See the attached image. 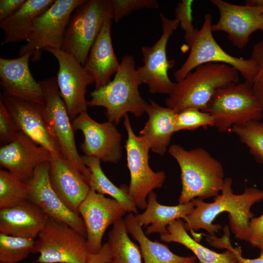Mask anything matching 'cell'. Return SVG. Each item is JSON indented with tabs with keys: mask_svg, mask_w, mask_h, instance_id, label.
Masks as SVG:
<instances>
[{
	"mask_svg": "<svg viewBox=\"0 0 263 263\" xmlns=\"http://www.w3.org/2000/svg\"><path fill=\"white\" fill-rule=\"evenodd\" d=\"M232 180L225 178L221 193L212 202L207 203L201 198L191 200L194 208L188 215L184 225L187 231L193 234L200 229L206 230L211 236L222 228L213 222L220 214L228 213L230 228L236 238L248 241V224L254 217L252 206L263 200V189L254 187L246 188L244 192L235 194L232 189Z\"/></svg>",
	"mask_w": 263,
	"mask_h": 263,
	"instance_id": "6da1fadb",
	"label": "cell"
},
{
	"mask_svg": "<svg viewBox=\"0 0 263 263\" xmlns=\"http://www.w3.org/2000/svg\"><path fill=\"white\" fill-rule=\"evenodd\" d=\"M168 151L181 171L182 189L179 204L197 198L204 200L219 195L225 179L224 168L207 150L202 148L188 150L172 144Z\"/></svg>",
	"mask_w": 263,
	"mask_h": 263,
	"instance_id": "7a4b0ae2",
	"label": "cell"
},
{
	"mask_svg": "<svg viewBox=\"0 0 263 263\" xmlns=\"http://www.w3.org/2000/svg\"><path fill=\"white\" fill-rule=\"evenodd\" d=\"M239 80V73L230 65L219 63L201 65L175 83L166 99V105L176 113L188 108L206 112L217 90L238 83Z\"/></svg>",
	"mask_w": 263,
	"mask_h": 263,
	"instance_id": "3957f363",
	"label": "cell"
},
{
	"mask_svg": "<svg viewBox=\"0 0 263 263\" xmlns=\"http://www.w3.org/2000/svg\"><path fill=\"white\" fill-rule=\"evenodd\" d=\"M141 84L133 56H125L113 79L105 86L90 93L91 99L88 101V106L105 108L108 121L115 125L128 113L140 117L145 113L148 103L139 91Z\"/></svg>",
	"mask_w": 263,
	"mask_h": 263,
	"instance_id": "277c9868",
	"label": "cell"
},
{
	"mask_svg": "<svg viewBox=\"0 0 263 263\" xmlns=\"http://www.w3.org/2000/svg\"><path fill=\"white\" fill-rule=\"evenodd\" d=\"M206 112L213 117L214 127L226 132L234 126L261 121L263 103L254 93L251 82L245 80L217 90Z\"/></svg>",
	"mask_w": 263,
	"mask_h": 263,
	"instance_id": "5b68a950",
	"label": "cell"
},
{
	"mask_svg": "<svg viewBox=\"0 0 263 263\" xmlns=\"http://www.w3.org/2000/svg\"><path fill=\"white\" fill-rule=\"evenodd\" d=\"M35 241L37 263H86L90 254L86 238L67 224L48 217Z\"/></svg>",
	"mask_w": 263,
	"mask_h": 263,
	"instance_id": "8992f818",
	"label": "cell"
},
{
	"mask_svg": "<svg viewBox=\"0 0 263 263\" xmlns=\"http://www.w3.org/2000/svg\"><path fill=\"white\" fill-rule=\"evenodd\" d=\"M44 94L42 105L44 118L61 155L77 168L88 181L91 172L79 154L75 131L65 105L60 95L56 77L38 81Z\"/></svg>",
	"mask_w": 263,
	"mask_h": 263,
	"instance_id": "52a82bcc",
	"label": "cell"
},
{
	"mask_svg": "<svg viewBox=\"0 0 263 263\" xmlns=\"http://www.w3.org/2000/svg\"><path fill=\"white\" fill-rule=\"evenodd\" d=\"M123 125L127 133L125 148L130 174L129 191L136 207L144 209L149 194L162 187L166 176L164 171L155 172L150 168V146L144 138L134 133L128 114L124 117Z\"/></svg>",
	"mask_w": 263,
	"mask_h": 263,
	"instance_id": "ba28073f",
	"label": "cell"
},
{
	"mask_svg": "<svg viewBox=\"0 0 263 263\" xmlns=\"http://www.w3.org/2000/svg\"><path fill=\"white\" fill-rule=\"evenodd\" d=\"M109 18L112 19L108 0H87L72 15L61 49L84 66L105 21Z\"/></svg>",
	"mask_w": 263,
	"mask_h": 263,
	"instance_id": "9c48e42d",
	"label": "cell"
},
{
	"mask_svg": "<svg viewBox=\"0 0 263 263\" xmlns=\"http://www.w3.org/2000/svg\"><path fill=\"white\" fill-rule=\"evenodd\" d=\"M211 15L207 13L201 29L198 30L190 46V53L183 64L174 73L176 82L182 80L196 68L207 63L230 65L240 73L245 80L251 82L257 72L254 61L230 55L215 40L211 29Z\"/></svg>",
	"mask_w": 263,
	"mask_h": 263,
	"instance_id": "30bf717a",
	"label": "cell"
},
{
	"mask_svg": "<svg viewBox=\"0 0 263 263\" xmlns=\"http://www.w3.org/2000/svg\"><path fill=\"white\" fill-rule=\"evenodd\" d=\"M87 0H55L53 4L34 21L19 56L33 53V61L40 59L47 48L61 49L65 33L72 13Z\"/></svg>",
	"mask_w": 263,
	"mask_h": 263,
	"instance_id": "8fae6325",
	"label": "cell"
},
{
	"mask_svg": "<svg viewBox=\"0 0 263 263\" xmlns=\"http://www.w3.org/2000/svg\"><path fill=\"white\" fill-rule=\"evenodd\" d=\"M162 32L157 41L151 46L141 48L143 66L136 68L142 84L147 85L152 94H168L173 91L175 83L170 80L168 70L174 65L175 60L168 59L167 46L173 32L179 25L178 20L169 19L160 13Z\"/></svg>",
	"mask_w": 263,
	"mask_h": 263,
	"instance_id": "7c38bea8",
	"label": "cell"
},
{
	"mask_svg": "<svg viewBox=\"0 0 263 263\" xmlns=\"http://www.w3.org/2000/svg\"><path fill=\"white\" fill-rule=\"evenodd\" d=\"M58 61L56 77L60 95L73 121L80 113L87 111L85 95L87 87L94 83V78L72 55L61 49L47 48Z\"/></svg>",
	"mask_w": 263,
	"mask_h": 263,
	"instance_id": "4fadbf2b",
	"label": "cell"
},
{
	"mask_svg": "<svg viewBox=\"0 0 263 263\" xmlns=\"http://www.w3.org/2000/svg\"><path fill=\"white\" fill-rule=\"evenodd\" d=\"M72 123L75 132L79 130L83 134L80 147L85 155L96 157L105 163H116L120 160L122 135L113 123H99L85 111Z\"/></svg>",
	"mask_w": 263,
	"mask_h": 263,
	"instance_id": "5bb4252c",
	"label": "cell"
},
{
	"mask_svg": "<svg viewBox=\"0 0 263 263\" xmlns=\"http://www.w3.org/2000/svg\"><path fill=\"white\" fill-rule=\"evenodd\" d=\"M127 212L116 200L90 189L78 207V213L86 228L90 254L95 253L101 249L107 228L123 218Z\"/></svg>",
	"mask_w": 263,
	"mask_h": 263,
	"instance_id": "9a60e30c",
	"label": "cell"
},
{
	"mask_svg": "<svg viewBox=\"0 0 263 263\" xmlns=\"http://www.w3.org/2000/svg\"><path fill=\"white\" fill-rule=\"evenodd\" d=\"M210 1L220 14L217 22L212 25V32L226 33L228 40L237 48L243 49L255 31H263V6L240 5L222 0Z\"/></svg>",
	"mask_w": 263,
	"mask_h": 263,
	"instance_id": "2e32d148",
	"label": "cell"
},
{
	"mask_svg": "<svg viewBox=\"0 0 263 263\" xmlns=\"http://www.w3.org/2000/svg\"><path fill=\"white\" fill-rule=\"evenodd\" d=\"M28 186V200L38 207L49 217L62 221L86 238L81 217L72 210L54 189L49 176V162H45L35 170Z\"/></svg>",
	"mask_w": 263,
	"mask_h": 263,
	"instance_id": "e0dca14e",
	"label": "cell"
},
{
	"mask_svg": "<svg viewBox=\"0 0 263 263\" xmlns=\"http://www.w3.org/2000/svg\"><path fill=\"white\" fill-rule=\"evenodd\" d=\"M17 129L51 154H61L44 118L42 105L1 95L0 99Z\"/></svg>",
	"mask_w": 263,
	"mask_h": 263,
	"instance_id": "ac0fdd59",
	"label": "cell"
},
{
	"mask_svg": "<svg viewBox=\"0 0 263 263\" xmlns=\"http://www.w3.org/2000/svg\"><path fill=\"white\" fill-rule=\"evenodd\" d=\"M51 156L48 150L19 132L14 141L0 147V166L20 181L27 183L35 169L49 162Z\"/></svg>",
	"mask_w": 263,
	"mask_h": 263,
	"instance_id": "d6986e66",
	"label": "cell"
},
{
	"mask_svg": "<svg viewBox=\"0 0 263 263\" xmlns=\"http://www.w3.org/2000/svg\"><path fill=\"white\" fill-rule=\"evenodd\" d=\"M32 56L33 53L28 52L16 58L0 57V85L6 95L42 105L43 91L32 76L29 66Z\"/></svg>",
	"mask_w": 263,
	"mask_h": 263,
	"instance_id": "ffe728a7",
	"label": "cell"
},
{
	"mask_svg": "<svg viewBox=\"0 0 263 263\" xmlns=\"http://www.w3.org/2000/svg\"><path fill=\"white\" fill-rule=\"evenodd\" d=\"M49 162L52 187L64 203L79 214V206L91 189L87 179L61 154H51Z\"/></svg>",
	"mask_w": 263,
	"mask_h": 263,
	"instance_id": "44dd1931",
	"label": "cell"
},
{
	"mask_svg": "<svg viewBox=\"0 0 263 263\" xmlns=\"http://www.w3.org/2000/svg\"><path fill=\"white\" fill-rule=\"evenodd\" d=\"M48 217L29 200L0 208V233L35 239L45 226Z\"/></svg>",
	"mask_w": 263,
	"mask_h": 263,
	"instance_id": "7402d4cb",
	"label": "cell"
},
{
	"mask_svg": "<svg viewBox=\"0 0 263 263\" xmlns=\"http://www.w3.org/2000/svg\"><path fill=\"white\" fill-rule=\"evenodd\" d=\"M112 19L109 18L105 21L83 66L85 70L94 77L95 89L108 84L120 66L111 38Z\"/></svg>",
	"mask_w": 263,
	"mask_h": 263,
	"instance_id": "603a6c76",
	"label": "cell"
},
{
	"mask_svg": "<svg viewBox=\"0 0 263 263\" xmlns=\"http://www.w3.org/2000/svg\"><path fill=\"white\" fill-rule=\"evenodd\" d=\"M145 113L148 115V120L139 135L146 140L153 152L163 155L176 132V113L151 100L147 103Z\"/></svg>",
	"mask_w": 263,
	"mask_h": 263,
	"instance_id": "cb8c5ba5",
	"label": "cell"
},
{
	"mask_svg": "<svg viewBox=\"0 0 263 263\" xmlns=\"http://www.w3.org/2000/svg\"><path fill=\"white\" fill-rule=\"evenodd\" d=\"M193 208L191 201L173 206L161 205L158 202L157 195L152 191L148 196L145 211L134 216L142 226H148L145 232L146 235L156 233L161 235L168 232L167 226L174 220L182 218L186 221Z\"/></svg>",
	"mask_w": 263,
	"mask_h": 263,
	"instance_id": "d4e9b609",
	"label": "cell"
},
{
	"mask_svg": "<svg viewBox=\"0 0 263 263\" xmlns=\"http://www.w3.org/2000/svg\"><path fill=\"white\" fill-rule=\"evenodd\" d=\"M54 1V0H26L15 13L0 21V27L4 34L1 45L26 41L34 21Z\"/></svg>",
	"mask_w": 263,
	"mask_h": 263,
	"instance_id": "484cf974",
	"label": "cell"
},
{
	"mask_svg": "<svg viewBox=\"0 0 263 263\" xmlns=\"http://www.w3.org/2000/svg\"><path fill=\"white\" fill-rule=\"evenodd\" d=\"M124 219L128 233L139 244L143 263H197L195 256L177 255L166 245L150 240L133 213H128Z\"/></svg>",
	"mask_w": 263,
	"mask_h": 263,
	"instance_id": "4316f807",
	"label": "cell"
},
{
	"mask_svg": "<svg viewBox=\"0 0 263 263\" xmlns=\"http://www.w3.org/2000/svg\"><path fill=\"white\" fill-rule=\"evenodd\" d=\"M168 232L160 235V240L167 243L175 242L184 245L194 254L200 263H238L233 254L226 250L218 253L203 246L191 237L180 219L174 220L167 226Z\"/></svg>",
	"mask_w": 263,
	"mask_h": 263,
	"instance_id": "83f0119b",
	"label": "cell"
},
{
	"mask_svg": "<svg viewBox=\"0 0 263 263\" xmlns=\"http://www.w3.org/2000/svg\"><path fill=\"white\" fill-rule=\"evenodd\" d=\"M82 158L91 172L88 180L90 188L99 194L109 195L127 212L137 214V207L130 196L128 187L122 184L118 187L113 184L102 170L99 159L86 155L82 156Z\"/></svg>",
	"mask_w": 263,
	"mask_h": 263,
	"instance_id": "f1b7e54d",
	"label": "cell"
},
{
	"mask_svg": "<svg viewBox=\"0 0 263 263\" xmlns=\"http://www.w3.org/2000/svg\"><path fill=\"white\" fill-rule=\"evenodd\" d=\"M113 225L107 242L111 253L110 263H142L140 247L130 239L124 218Z\"/></svg>",
	"mask_w": 263,
	"mask_h": 263,
	"instance_id": "f546056e",
	"label": "cell"
},
{
	"mask_svg": "<svg viewBox=\"0 0 263 263\" xmlns=\"http://www.w3.org/2000/svg\"><path fill=\"white\" fill-rule=\"evenodd\" d=\"M28 200V186L7 170H0V209Z\"/></svg>",
	"mask_w": 263,
	"mask_h": 263,
	"instance_id": "4dcf8cb0",
	"label": "cell"
},
{
	"mask_svg": "<svg viewBox=\"0 0 263 263\" xmlns=\"http://www.w3.org/2000/svg\"><path fill=\"white\" fill-rule=\"evenodd\" d=\"M34 239L0 233V262L19 263L32 253Z\"/></svg>",
	"mask_w": 263,
	"mask_h": 263,
	"instance_id": "1f68e13d",
	"label": "cell"
},
{
	"mask_svg": "<svg viewBox=\"0 0 263 263\" xmlns=\"http://www.w3.org/2000/svg\"><path fill=\"white\" fill-rule=\"evenodd\" d=\"M230 131L247 147L256 162L263 164V122L254 121L234 126Z\"/></svg>",
	"mask_w": 263,
	"mask_h": 263,
	"instance_id": "d6a6232c",
	"label": "cell"
},
{
	"mask_svg": "<svg viewBox=\"0 0 263 263\" xmlns=\"http://www.w3.org/2000/svg\"><path fill=\"white\" fill-rule=\"evenodd\" d=\"M214 126V119L209 113L196 108H188L176 113V132Z\"/></svg>",
	"mask_w": 263,
	"mask_h": 263,
	"instance_id": "836d02e7",
	"label": "cell"
},
{
	"mask_svg": "<svg viewBox=\"0 0 263 263\" xmlns=\"http://www.w3.org/2000/svg\"><path fill=\"white\" fill-rule=\"evenodd\" d=\"M112 19L118 22L132 12L144 8L155 9L159 7L156 0H108Z\"/></svg>",
	"mask_w": 263,
	"mask_h": 263,
	"instance_id": "e575fe53",
	"label": "cell"
},
{
	"mask_svg": "<svg viewBox=\"0 0 263 263\" xmlns=\"http://www.w3.org/2000/svg\"><path fill=\"white\" fill-rule=\"evenodd\" d=\"M193 1L182 0L178 2L175 8V19L179 22L181 29L185 32L186 43L190 47L197 29L192 24V5Z\"/></svg>",
	"mask_w": 263,
	"mask_h": 263,
	"instance_id": "d590c367",
	"label": "cell"
},
{
	"mask_svg": "<svg viewBox=\"0 0 263 263\" xmlns=\"http://www.w3.org/2000/svg\"><path fill=\"white\" fill-rule=\"evenodd\" d=\"M250 58L257 67V72L251 83L256 96L263 103V39L253 47Z\"/></svg>",
	"mask_w": 263,
	"mask_h": 263,
	"instance_id": "8d00e7d4",
	"label": "cell"
},
{
	"mask_svg": "<svg viewBox=\"0 0 263 263\" xmlns=\"http://www.w3.org/2000/svg\"><path fill=\"white\" fill-rule=\"evenodd\" d=\"M14 121L4 104L0 100V143L1 146L14 141L19 134Z\"/></svg>",
	"mask_w": 263,
	"mask_h": 263,
	"instance_id": "74e56055",
	"label": "cell"
},
{
	"mask_svg": "<svg viewBox=\"0 0 263 263\" xmlns=\"http://www.w3.org/2000/svg\"><path fill=\"white\" fill-rule=\"evenodd\" d=\"M248 242L260 250L263 248V213L258 217H253L248 224Z\"/></svg>",
	"mask_w": 263,
	"mask_h": 263,
	"instance_id": "f35d334b",
	"label": "cell"
},
{
	"mask_svg": "<svg viewBox=\"0 0 263 263\" xmlns=\"http://www.w3.org/2000/svg\"><path fill=\"white\" fill-rule=\"evenodd\" d=\"M25 1L26 0H0V21L15 13Z\"/></svg>",
	"mask_w": 263,
	"mask_h": 263,
	"instance_id": "ab89813d",
	"label": "cell"
},
{
	"mask_svg": "<svg viewBox=\"0 0 263 263\" xmlns=\"http://www.w3.org/2000/svg\"><path fill=\"white\" fill-rule=\"evenodd\" d=\"M111 259L110 250L106 243L97 252L89 254L86 263H110Z\"/></svg>",
	"mask_w": 263,
	"mask_h": 263,
	"instance_id": "60d3db41",
	"label": "cell"
},
{
	"mask_svg": "<svg viewBox=\"0 0 263 263\" xmlns=\"http://www.w3.org/2000/svg\"><path fill=\"white\" fill-rule=\"evenodd\" d=\"M225 249L232 252L234 255L238 263H263V253H260V256L255 259H247L242 256L240 247H233L230 242L225 246Z\"/></svg>",
	"mask_w": 263,
	"mask_h": 263,
	"instance_id": "b9f144b4",
	"label": "cell"
},
{
	"mask_svg": "<svg viewBox=\"0 0 263 263\" xmlns=\"http://www.w3.org/2000/svg\"><path fill=\"white\" fill-rule=\"evenodd\" d=\"M261 250V252L263 253V248H262Z\"/></svg>",
	"mask_w": 263,
	"mask_h": 263,
	"instance_id": "7bdbcfd3",
	"label": "cell"
},
{
	"mask_svg": "<svg viewBox=\"0 0 263 263\" xmlns=\"http://www.w3.org/2000/svg\"><path fill=\"white\" fill-rule=\"evenodd\" d=\"M0 263H3L0 262Z\"/></svg>",
	"mask_w": 263,
	"mask_h": 263,
	"instance_id": "ee69618b",
	"label": "cell"
}]
</instances>
